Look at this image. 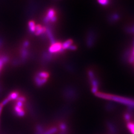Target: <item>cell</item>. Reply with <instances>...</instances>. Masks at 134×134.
I'll use <instances>...</instances> for the list:
<instances>
[{
	"label": "cell",
	"instance_id": "cell-14",
	"mask_svg": "<svg viewBox=\"0 0 134 134\" xmlns=\"http://www.w3.org/2000/svg\"><path fill=\"white\" fill-rule=\"evenodd\" d=\"M35 22L33 20H30L28 23V27L29 32L31 33L35 32Z\"/></svg>",
	"mask_w": 134,
	"mask_h": 134
},
{
	"label": "cell",
	"instance_id": "cell-19",
	"mask_svg": "<svg viewBox=\"0 0 134 134\" xmlns=\"http://www.w3.org/2000/svg\"><path fill=\"white\" fill-rule=\"evenodd\" d=\"M59 129L62 132H67L68 131V127L67 124L65 122H62L59 125Z\"/></svg>",
	"mask_w": 134,
	"mask_h": 134
},
{
	"label": "cell",
	"instance_id": "cell-25",
	"mask_svg": "<svg viewBox=\"0 0 134 134\" xmlns=\"http://www.w3.org/2000/svg\"><path fill=\"white\" fill-rule=\"evenodd\" d=\"M16 105L19 107L22 108V107H23V106H24V103L21 102V101H17V102L16 103Z\"/></svg>",
	"mask_w": 134,
	"mask_h": 134
},
{
	"label": "cell",
	"instance_id": "cell-4",
	"mask_svg": "<svg viewBox=\"0 0 134 134\" xmlns=\"http://www.w3.org/2000/svg\"><path fill=\"white\" fill-rule=\"evenodd\" d=\"M46 31L45 34H46L47 37L48 38L50 42L51 45L53 44L56 42V39L54 36L53 31L51 28L49 26H46Z\"/></svg>",
	"mask_w": 134,
	"mask_h": 134
},
{
	"label": "cell",
	"instance_id": "cell-15",
	"mask_svg": "<svg viewBox=\"0 0 134 134\" xmlns=\"http://www.w3.org/2000/svg\"><path fill=\"white\" fill-rule=\"evenodd\" d=\"M36 75H37L38 76H39L41 78H43V79H48L49 77L50 76V74L49 73H48L47 72L41 71V72H39L38 73H37V74H36Z\"/></svg>",
	"mask_w": 134,
	"mask_h": 134
},
{
	"label": "cell",
	"instance_id": "cell-28",
	"mask_svg": "<svg viewBox=\"0 0 134 134\" xmlns=\"http://www.w3.org/2000/svg\"><path fill=\"white\" fill-rule=\"evenodd\" d=\"M3 44V40L2 37H0V48H1V46H2Z\"/></svg>",
	"mask_w": 134,
	"mask_h": 134
},
{
	"label": "cell",
	"instance_id": "cell-8",
	"mask_svg": "<svg viewBox=\"0 0 134 134\" xmlns=\"http://www.w3.org/2000/svg\"><path fill=\"white\" fill-rule=\"evenodd\" d=\"M20 57L21 61H25L29 56V51L27 48H22L20 50Z\"/></svg>",
	"mask_w": 134,
	"mask_h": 134
},
{
	"label": "cell",
	"instance_id": "cell-6",
	"mask_svg": "<svg viewBox=\"0 0 134 134\" xmlns=\"http://www.w3.org/2000/svg\"><path fill=\"white\" fill-rule=\"evenodd\" d=\"M47 81L48 79H43V78H41L36 75L34 77V82L36 85L38 87H41L45 84L47 83Z\"/></svg>",
	"mask_w": 134,
	"mask_h": 134
},
{
	"label": "cell",
	"instance_id": "cell-29",
	"mask_svg": "<svg viewBox=\"0 0 134 134\" xmlns=\"http://www.w3.org/2000/svg\"><path fill=\"white\" fill-rule=\"evenodd\" d=\"M132 54L133 55H134V50H133V51L132 52Z\"/></svg>",
	"mask_w": 134,
	"mask_h": 134
},
{
	"label": "cell",
	"instance_id": "cell-3",
	"mask_svg": "<svg viewBox=\"0 0 134 134\" xmlns=\"http://www.w3.org/2000/svg\"><path fill=\"white\" fill-rule=\"evenodd\" d=\"M62 49V43L56 42L55 43L51 45L48 49V52L50 54L59 53Z\"/></svg>",
	"mask_w": 134,
	"mask_h": 134
},
{
	"label": "cell",
	"instance_id": "cell-12",
	"mask_svg": "<svg viewBox=\"0 0 134 134\" xmlns=\"http://www.w3.org/2000/svg\"><path fill=\"white\" fill-rule=\"evenodd\" d=\"M19 93L17 92H10L9 95L8 96L7 98L9 100V101H12V100H17L19 96Z\"/></svg>",
	"mask_w": 134,
	"mask_h": 134
},
{
	"label": "cell",
	"instance_id": "cell-18",
	"mask_svg": "<svg viewBox=\"0 0 134 134\" xmlns=\"http://www.w3.org/2000/svg\"><path fill=\"white\" fill-rule=\"evenodd\" d=\"M42 58L44 61H49L52 58V55L49 52H44L43 53Z\"/></svg>",
	"mask_w": 134,
	"mask_h": 134
},
{
	"label": "cell",
	"instance_id": "cell-22",
	"mask_svg": "<svg viewBox=\"0 0 134 134\" xmlns=\"http://www.w3.org/2000/svg\"><path fill=\"white\" fill-rule=\"evenodd\" d=\"M17 101H21L22 102L24 103L26 101V98L24 96H19L17 98V99L16 100Z\"/></svg>",
	"mask_w": 134,
	"mask_h": 134
},
{
	"label": "cell",
	"instance_id": "cell-11",
	"mask_svg": "<svg viewBox=\"0 0 134 134\" xmlns=\"http://www.w3.org/2000/svg\"><path fill=\"white\" fill-rule=\"evenodd\" d=\"M56 12L55 9L53 8H50L47 10L45 17L50 20L52 18L56 16Z\"/></svg>",
	"mask_w": 134,
	"mask_h": 134
},
{
	"label": "cell",
	"instance_id": "cell-5",
	"mask_svg": "<svg viewBox=\"0 0 134 134\" xmlns=\"http://www.w3.org/2000/svg\"><path fill=\"white\" fill-rule=\"evenodd\" d=\"M46 31V27L42 26L40 25H35V30L34 34L36 36H39L44 34H45Z\"/></svg>",
	"mask_w": 134,
	"mask_h": 134
},
{
	"label": "cell",
	"instance_id": "cell-24",
	"mask_svg": "<svg viewBox=\"0 0 134 134\" xmlns=\"http://www.w3.org/2000/svg\"><path fill=\"white\" fill-rule=\"evenodd\" d=\"M76 49H77V47L75 45L72 44V45H71V46H70L67 49L72 50V51H74V50H76Z\"/></svg>",
	"mask_w": 134,
	"mask_h": 134
},
{
	"label": "cell",
	"instance_id": "cell-13",
	"mask_svg": "<svg viewBox=\"0 0 134 134\" xmlns=\"http://www.w3.org/2000/svg\"><path fill=\"white\" fill-rule=\"evenodd\" d=\"M73 44V41L72 39H68L62 43V48L64 51L68 48V47Z\"/></svg>",
	"mask_w": 134,
	"mask_h": 134
},
{
	"label": "cell",
	"instance_id": "cell-16",
	"mask_svg": "<svg viewBox=\"0 0 134 134\" xmlns=\"http://www.w3.org/2000/svg\"><path fill=\"white\" fill-rule=\"evenodd\" d=\"M58 132V128L56 127H53L50 129L44 131L43 134H55Z\"/></svg>",
	"mask_w": 134,
	"mask_h": 134
},
{
	"label": "cell",
	"instance_id": "cell-21",
	"mask_svg": "<svg viewBox=\"0 0 134 134\" xmlns=\"http://www.w3.org/2000/svg\"><path fill=\"white\" fill-rule=\"evenodd\" d=\"M30 45V42L28 40H25L22 45V48H27Z\"/></svg>",
	"mask_w": 134,
	"mask_h": 134
},
{
	"label": "cell",
	"instance_id": "cell-23",
	"mask_svg": "<svg viewBox=\"0 0 134 134\" xmlns=\"http://www.w3.org/2000/svg\"><path fill=\"white\" fill-rule=\"evenodd\" d=\"M9 102V100L8 99L7 97V98H5V99L3 100V101L1 102V104L3 105V106H4L5 105H7Z\"/></svg>",
	"mask_w": 134,
	"mask_h": 134
},
{
	"label": "cell",
	"instance_id": "cell-9",
	"mask_svg": "<svg viewBox=\"0 0 134 134\" xmlns=\"http://www.w3.org/2000/svg\"><path fill=\"white\" fill-rule=\"evenodd\" d=\"M14 112L17 116L20 117H24L25 114V111L23 108L19 107L16 105H15L14 107Z\"/></svg>",
	"mask_w": 134,
	"mask_h": 134
},
{
	"label": "cell",
	"instance_id": "cell-2",
	"mask_svg": "<svg viewBox=\"0 0 134 134\" xmlns=\"http://www.w3.org/2000/svg\"><path fill=\"white\" fill-rule=\"evenodd\" d=\"M96 39V33L93 29L89 30L86 35V45L88 48H91L93 46Z\"/></svg>",
	"mask_w": 134,
	"mask_h": 134
},
{
	"label": "cell",
	"instance_id": "cell-17",
	"mask_svg": "<svg viewBox=\"0 0 134 134\" xmlns=\"http://www.w3.org/2000/svg\"><path fill=\"white\" fill-rule=\"evenodd\" d=\"M127 127L132 134H134V122L131 121L127 123Z\"/></svg>",
	"mask_w": 134,
	"mask_h": 134
},
{
	"label": "cell",
	"instance_id": "cell-26",
	"mask_svg": "<svg viewBox=\"0 0 134 134\" xmlns=\"http://www.w3.org/2000/svg\"><path fill=\"white\" fill-rule=\"evenodd\" d=\"M58 19V18H57V17L56 16L55 17H54L53 18H52L50 20V22H51V23H54V22H55Z\"/></svg>",
	"mask_w": 134,
	"mask_h": 134
},
{
	"label": "cell",
	"instance_id": "cell-20",
	"mask_svg": "<svg viewBox=\"0 0 134 134\" xmlns=\"http://www.w3.org/2000/svg\"><path fill=\"white\" fill-rule=\"evenodd\" d=\"M97 1L102 6H106L109 4V0H97Z\"/></svg>",
	"mask_w": 134,
	"mask_h": 134
},
{
	"label": "cell",
	"instance_id": "cell-7",
	"mask_svg": "<svg viewBox=\"0 0 134 134\" xmlns=\"http://www.w3.org/2000/svg\"><path fill=\"white\" fill-rule=\"evenodd\" d=\"M120 18V16L117 13H113L111 14L108 18V21L111 24H114L117 22Z\"/></svg>",
	"mask_w": 134,
	"mask_h": 134
},
{
	"label": "cell",
	"instance_id": "cell-10",
	"mask_svg": "<svg viewBox=\"0 0 134 134\" xmlns=\"http://www.w3.org/2000/svg\"><path fill=\"white\" fill-rule=\"evenodd\" d=\"M107 126L109 130L110 134H116L117 133V129L114 125L110 122H108L107 123Z\"/></svg>",
	"mask_w": 134,
	"mask_h": 134
},
{
	"label": "cell",
	"instance_id": "cell-27",
	"mask_svg": "<svg viewBox=\"0 0 134 134\" xmlns=\"http://www.w3.org/2000/svg\"><path fill=\"white\" fill-rule=\"evenodd\" d=\"M3 107H4V106H3V105L1 104V103H0V116H1V115L2 111V110H3Z\"/></svg>",
	"mask_w": 134,
	"mask_h": 134
},
{
	"label": "cell",
	"instance_id": "cell-1",
	"mask_svg": "<svg viewBox=\"0 0 134 134\" xmlns=\"http://www.w3.org/2000/svg\"><path fill=\"white\" fill-rule=\"evenodd\" d=\"M95 95L98 97L107 100H110L112 101H114L117 102L121 103L127 105L129 106L130 108L133 109L134 108V99L129 98L127 97H124L122 96H116L112 94L107 93H104L102 92H97Z\"/></svg>",
	"mask_w": 134,
	"mask_h": 134
}]
</instances>
